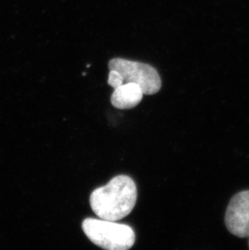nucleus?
Wrapping results in <instances>:
<instances>
[{"instance_id":"f257e3e1","label":"nucleus","mask_w":249,"mask_h":250,"mask_svg":"<svg viewBox=\"0 0 249 250\" xmlns=\"http://www.w3.org/2000/svg\"><path fill=\"white\" fill-rule=\"evenodd\" d=\"M137 195L136 185L131 177L120 175L113 177L104 187L93 190L90 205L98 217L116 222L131 213Z\"/></svg>"},{"instance_id":"f03ea898","label":"nucleus","mask_w":249,"mask_h":250,"mask_svg":"<svg viewBox=\"0 0 249 250\" xmlns=\"http://www.w3.org/2000/svg\"><path fill=\"white\" fill-rule=\"evenodd\" d=\"M82 229L92 243L104 250H127L135 242L134 230L126 224L87 218L83 221Z\"/></svg>"},{"instance_id":"7ed1b4c3","label":"nucleus","mask_w":249,"mask_h":250,"mask_svg":"<svg viewBox=\"0 0 249 250\" xmlns=\"http://www.w3.org/2000/svg\"><path fill=\"white\" fill-rule=\"evenodd\" d=\"M109 70H115L123 76L124 83L139 85L145 95L157 93L161 88L159 73L149 64L127 59H113L108 63Z\"/></svg>"},{"instance_id":"20e7f679","label":"nucleus","mask_w":249,"mask_h":250,"mask_svg":"<svg viewBox=\"0 0 249 250\" xmlns=\"http://www.w3.org/2000/svg\"><path fill=\"white\" fill-rule=\"evenodd\" d=\"M225 224L234 236L246 238L249 236V190L233 196L226 210Z\"/></svg>"},{"instance_id":"39448f33","label":"nucleus","mask_w":249,"mask_h":250,"mask_svg":"<svg viewBox=\"0 0 249 250\" xmlns=\"http://www.w3.org/2000/svg\"><path fill=\"white\" fill-rule=\"evenodd\" d=\"M144 95L141 87L137 83H123L113 91L111 103L117 109H132L140 103Z\"/></svg>"},{"instance_id":"423d86ee","label":"nucleus","mask_w":249,"mask_h":250,"mask_svg":"<svg viewBox=\"0 0 249 250\" xmlns=\"http://www.w3.org/2000/svg\"><path fill=\"white\" fill-rule=\"evenodd\" d=\"M108 83L114 89L118 88L124 83L123 76L118 71L110 70L108 74Z\"/></svg>"},{"instance_id":"0eeeda50","label":"nucleus","mask_w":249,"mask_h":250,"mask_svg":"<svg viewBox=\"0 0 249 250\" xmlns=\"http://www.w3.org/2000/svg\"></svg>"}]
</instances>
